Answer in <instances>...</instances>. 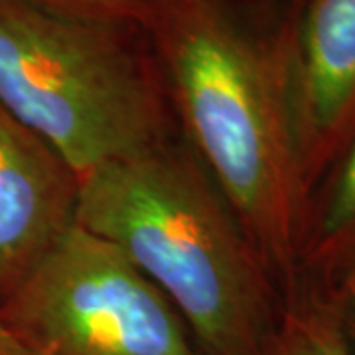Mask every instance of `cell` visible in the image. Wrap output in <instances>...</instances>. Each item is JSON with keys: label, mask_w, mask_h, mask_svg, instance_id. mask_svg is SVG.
I'll list each match as a JSON object with an SVG mask.
<instances>
[{"label": "cell", "mask_w": 355, "mask_h": 355, "mask_svg": "<svg viewBox=\"0 0 355 355\" xmlns=\"http://www.w3.org/2000/svg\"><path fill=\"white\" fill-rule=\"evenodd\" d=\"M139 26L0 0V109L79 178L168 140V95Z\"/></svg>", "instance_id": "obj_3"}, {"label": "cell", "mask_w": 355, "mask_h": 355, "mask_svg": "<svg viewBox=\"0 0 355 355\" xmlns=\"http://www.w3.org/2000/svg\"><path fill=\"white\" fill-rule=\"evenodd\" d=\"M292 6L272 34L227 6L156 0L144 26L193 148L282 296L300 286L306 188L292 101Z\"/></svg>", "instance_id": "obj_1"}, {"label": "cell", "mask_w": 355, "mask_h": 355, "mask_svg": "<svg viewBox=\"0 0 355 355\" xmlns=\"http://www.w3.org/2000/svg\"><path fill=\"white\" fill-rule=\"evenodd\" d=\"M81 178L0 109V300L76 225Z\"/></svg>", "instance_id": "obj_6"}, {"label": "cell", "mask_w": 355, "mask_h": 355, "mask_svg": "<svg viewBox=\"0 0 355 355\" xmlns=\"http://www.w3.org/2000/svg\"><path fill=\"white\" fill-rule=\"evenodd\" d=\"M326 291H330L331 298L340 310V316H342L355 355V268H352L345 277H342L334 286L326 288Z\"/></svg>", "instance_id": "obj_10"}, {"label": "cell", "mask_w": 355, "mask_h": 355, "mask_svg": "<svg viewBox=\"0 0 355 355\" xmlns=\"http://www.w3.org/2000/svg\"><path fill=\"white\" fill-rule=\"evenodd\" d=\"M0 322L24 355H203L164 294L77 223L0 300Z\"/></svg>", "instance_id": "obj_4"}, {"label": "cell", "mask_w": 355, "mask_h": 355, "mask_svg": "<svg viewBox=\"0 0 355 355\" xmlns=\"http://www.w3.org/2000/svg\"><path fill=\"white\" fill-rule=\"evenodd\" d=\"M292 101L312 196L355 132V0H302L292 38Z\"/></svg>", "instance_id": "obj_5"}, {"label": "cell", "mask_w": 355, "mask_h": 355, "mask_svg": "<svg viewBox=\"0 0 355 355\" xmlns=\"http://www.w3.org/2000/svg\"><path fill=\"white\" fill-rule=\"evenodd\" d=\"M76 223L176 308L203 355H261L284 296L193 154L168 140L81 178Z\"/></svg>", "instance_id": "obj_2"}, {"label": "cell", "mask_w": 355, "mask_h": 355, "mask_svg": "<svg viewBox=\"0 0 355 355\" xmlns=\"http://www.w3.org/2000/svg\"><path fill=\"white\" fill-rule=\"evenodd\" d=\"M0 355H24L20 345L14 342L12 336L2 326V322H0Z\"/></svg>", "instance_id": "obj_11"}, {"label": "cell", "mask_w": 355, "mask_h": 355, "mask_svg": "<svg viewBox=\"0 0 355 355\" xmlns=\"http://www.w3.org/2000/svg\"><path fill=\"white\" fill-rule=\"evenodd\" d=\"M193 2H209V4H219V6H227L231 4V0H193Z\"/></svg>", "instance_id": "obj_12"}, {"label": "cell", "mask_w": 355, "mask_h": 355, "mask_svg": "<svg viewBox=\"0 0 355 355\" xmlns=\"http://www.w3.org/2000/svg\"><path fill=\"white\" fill-rule=\"evenodd\" d=\"M355 268V132L310 196L300 284L330 288Z\"/></svg>", "instance_id": "obj_7"}, {"label": "cell", "mask_w": 355, "mask_h": 355, "mask_svg": "<svg viewBox=\"0 0 355 355\" xmlns=\"http://www.w3.org/2000/svg\"><path fill=\"white\" fill-rule=\"evenodd\" d=\"M261 355H354L330 291L302 282L288 294Z\"/></svg>", "instance_id": "obj_8"}, {"label": "cell", "mask_w": 355, "mask_h": 355, "mask_svg": "<svg viewBox=\"0 0 355 355\" xmlns=\"http://www.w3.org/2000/svg\"><path fill=\"white\" fill-rule=\"evenodd\" d=\"M40 4L91 20L144 28L156 0H36Z\"/></svg>", "instance_id": "obj_9"}]
</instances>
